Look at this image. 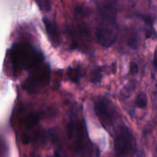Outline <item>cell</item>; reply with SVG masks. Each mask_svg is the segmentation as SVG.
I'll list each match as a JSON object with an SVG mask.
<instances>
[{
	"label": "cell",
	"mask_w": 157,
	"mask_h": 157,
	"mask_svg": "<svg viewBox=\"0 0 157 157\" xmlns=\"http://www.w3.org/2000/svg\"><path fill=\"white\" fill-rule=\"evenodd\" d=\"M139 71V67H138V64L135 62H131L130 64V72L132 75H135V74H137Z\"/></svg>",
	"instance_id": "cell-13"
},
{
	"label": "cell",
	"mask_w": 157,
	"mask_h": 157,
	"mask_svg": "<svg viewBox=\"0 0 157 157\" xmlns=\"http://www.w3.org/2000/svg\"><path fill=\"white\" fill-rule=\"evenodd\" d=\"M153 67H154L155 70L157 71V49L155 51L154 56H153Z\"/></svg>",
	"instance_id": "cell-15"
},
{
	"label": "cell",
	"mask_w": 157,
	"mask_h": 157,
	"mask_svg": "<svg viewBox=\"0 0 157 157\" xmlns=\"http://www.w3.org/2000/svg\"><path fill=\"white\" fill-rule=\"evenodd\" d=\"M99 21L96 30L98 42L105 48L113 44L118 34L116 20V9L111 2H103L99 6Z\"/></svg>",
	"instance_id": "cell-2"
},
{
	"label": "cell",
	"mask_w": 157,
	"mask_h": 157,
	"mask_svg": "<svg viewBox=\"0 0 157 157\" xmlns=\"http://www.w3.org/2000/svg\"><path fill=\"white\" fill-rule=\"evenodd\" d=\"M8 52V57L14 75H16L23 69L27 70L39 65L43 61L42 54L31 44L25 43H15Z\"/></svg>",
	"instance_id": "cell-1"
},
{
	"label": "cell",
	"mask_w": 157,
	"mask_h": 157,
	"mask_svg": "<svg viewBox=\"0 0 157 157\" xmlns=\"http://www.w3.org/2000/svg\"><path fill=\"white\" fill-rule=\"evenodd\" d=\"M43 22L44 24L48 35L50 39L51 42L55 46H57L59 44V35H58V29L53 20L49 19L47 17L43 18Z\"/></svg>",
	"instance_id": "cell-7"
},
{
	"label": "cell",
	"mask_w": 157,
	"mask_h": 157,
	"mask_svg": "<svg viewBox=\"0 0 157 157\" xmlns=\"http://www.w3.org/2000/svg\"><path fill=\"white\" fill-rule=\"evenodd\" d=\"M48 157H63V156H62V154H61V151H59V150H56V151L53 153L52 156H48Z\"/></svg>",
	"instance_id": "cell-16"
},
{
	"label": "cell",
	"mask_w": 157,
	"mask_h": 157,
	"mask_svg": "<svg viewBox=\"0 0 157 157\" xmlns=\"http://www.w3.org/2000/svg\"><path fill=\"white\" fill-rule=\"evenodd\" d=\"M136 150V143L131 131L126 126L119 127L115 133V157H133Z\"/></svg>",
	"instance_id": "cell-3"
},
{
	"label": "cell",
	"mask_w": 157,
	"mask_h": 157,
	"mask_svg": "<svg viewBox=\"0 0 157 157\" xmlns=\"http://www.w3.org/2000/svg\"><path fill=\"white\" fill-rule=\"evenodd\" d=\"M21 141H22L23 144L26 145V144H28L30 142V136L29 135H22V136H21Z\"/></svg>",
	"instance_id": "cell-14"
},
{
	"label": "cell",
	"mask_w": 157,
	"mask_h": 157,
	"mask_svg": "<svg viewBox=\"0 0 157 157\" xmlns=\"http://www.w3.org/2000/svg\"><path fill=\"white\" fill-rule=\"evenodd\" d=\"M42 117V113L41 112H34L29 114L26 115L24 118V125L29 130H31L38 124L40 119Z\"/></svg>",
	"instance_id": "cell-8"
},
{
	"label": "cell",
	"mask_w": 157,
	"mask_h": 157,
	"mask_svg": "<svg viewBox=\"0 0 157 157\" xmlns=\"http://www.w3.org/2000/svg\"><path fill=\"white\" fill-rule=\"evenodd\" d=\"M50 75L48 64H39L23 83L22 87L31 93H35L48 84Z\"/></svg>",
	"instance_id": "cell-5"
},
{
	"label": "cell",
	"mask_w": 157,
	"mask_h": 157,
	"mask_svg": "<svg viewBox=\"0 0 157 157\" xmlns=\"http://www.w3.org/2000/svg\"><path fill=\"white\" fill-rule=\"evenodd\" d=\"M135 104H136V106L138 108H145L147 106V97L146 94L143 93V92L140 93L137 95V97H136V101H135Z\"/></svg>",
	"instance_id": "cell-10"
},
{
	"label": "cell",
	"mask_w": 157,
	"mask_h": 157,
	"mask_svg": "<svg viewBox=\"0 0 157 157\" xmlns=\"http://www.w3.org/2000/svg\"><path fill=\"white\" fill-rule=\"evenodd\" d=\"M67 75L70 81L75 84H78L81 80V77L83 76L82 69L81 66L77 65L75 67H69L67 69Z\"/></svg>",
	"instance_id": "cell-9"
},
{
	"label": "cell",
	"mask_w": 157,
	"mask_h": 157,
	"mask_svg": "<svg viewBox=\"0 0 157 157\" xmlns=\"http://www.w3.org/2000/svg\"><path fill=\"white\" fill-rule=\"evenodd\" d=\"M67 135L71 142L73 144L74 147L79 150L84 140V130L81 121L75 117H71V121L67 124Z\"/></svg>",
	"instance_id": "cell-6"
},
{
	"label": "cell",
	"mask_w": 157,
	"mask_h": 157,
	"mask_svg": "<svg viewBox=\"0 0 157 157\" xmlns=\"http://www.w3.org/2000/svg\"><path fill=\"white\" fill-rule=\"evenodd\" d=\"M156 151H157V146H156Z\"/></svg>",
	"instance_id": "cell-17"
},
{
	"label": "cell",
	"mask_w": 157,
	"mask_h": 157,
	"mask_svg": "<svg viewBox=\"0 0 157 157\" xmlns=\"http://www.w3.org/2000/svg\"><path fill=\"white\" fill-rule=\"evenodd\" d=\"M102 79V71L100 67L96 68L93 71L91 74V78H90V81L94 84L99 83Z\"/></svg>",
	"instance_id": "cell-11"
},
{
	"label": "cell",
	"mask_w": 157,
	"mask_h": 157,
	"mask_svg": "<svg viewBox=\"0 0 157 157\" xmlns=\"http://www.w3.org/2000/svg\"><path fill=\"white\" fill-rule=\"evenodd\" d=\"M94 111L104 129L110 132L117 117L114 105L107 98H98L94 102Z\"/></svg>",
	"instance_id": "cell-4"
},
{
	"label": "cell",
	"mask_w": 157,
	"mask_h": 157,
	"mask_svg": "<svg viewBox=\"0 0 157 157\" xmlns=\"http://www.w3.org/2000/svg\"><path fill=\"white\" fill-rule=\"evenodd\" d=\"M35 3L38 5L40 10H41L42 12H48L52 9V4H51V2L49 1H45V0H40V1H38H38H35Z\"/></svg>",
	"instance_id": "cell-12"
}]
</instances>
